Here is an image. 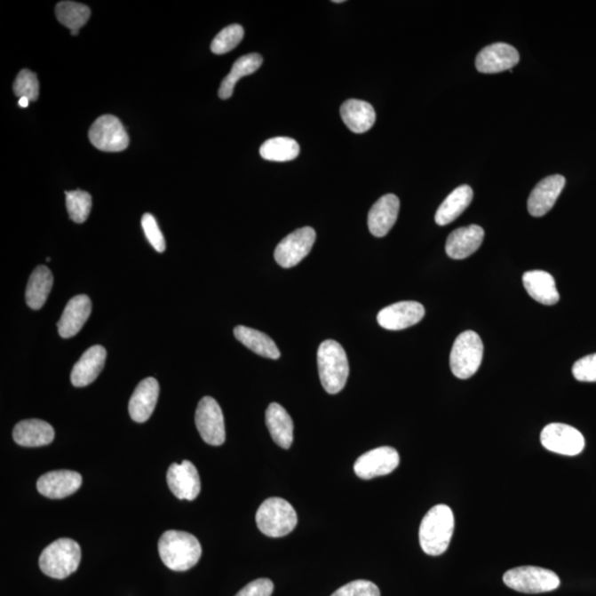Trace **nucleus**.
Here are the masks:
<instances>
[{
    "instance_id": "f257e3e1",
    "label": "nucleus",
    "mask_w": 596,
    "mask_h": 596,
    "mask_svg": "<svg viewBox=\"0 0 596 596\" xmlns=\"http://www.w3.org/2000/svg\"><path fill=\"white\" fill-rule=\"evenodd\" d=\"M158 552L167 568L184 572L199 562L203 549L198 539L188 532L168 530L158 541Z\"/></svg>"
},
{
    "instance_id": "f03ea898",
    "label": "nucleus",
    "mask_w": 596,
    "mask_h": 596,
    "mask_svg": "<svg viewBox=\"0 0 596 596\" xmlns=\"http://www.w3.org/2000/svg\"><path fill=\"white\" fill-rule=\"evenodd\" d=\"M454 515L447 505H436L421 522L418 539L423 552L441 556L447 552L454 532Z\"/></svg>"
},
{
    "instance_id": "7ed1b4c3",
    "label": "nucleus",
    "mask_w": 596,
    "mask_h": 596,
    "mask_svg": "<svg viewBox=\"0 0 596 596\" xmlns=\"http://www.w3.org/2000/svg\"><path fill=\"white\" fill-rule=\"evenodd\" d=\"M318 372L322 386L330 394L339 393L347 384L349 362L339 343L325 340L317 352Z\"/></svg>"
},
{
    "instance_id": "20e7f679",
    "label": "nucleus",
    "mask_w": 596,
    "mask_h": 596,
    "mask_svg": "<svg viewBox=\"0 0 596 596\" xmlns=\"http://www.w3.org/2000/svg\"><path fill=\"white\" fill-rule=\"evenodd\" d=\"M81 548L79 544L69 538H61L49 544L41 553L39 567L45 576L62 580L72 575L79 568Z\"/></svg>"
},
{
    "instance_id": "39448f33",
    "label": "nucleus",
    "mask_w": 596,
    "mask_h": 596,
    "mask_svg": "<svg viewBox=\"0 0 596 596\" xmlns=\"http://www.w3.org/2000/svg\"><path fill=\"white\" fill-rule=\"evenodd\" d=\"M256 521L258 530L271 538L288 536L298 522L292 505L279 497L266 499L258 509Z\"/></svg>"
},
{
    "instance_id": "423d86ee",
    "label": "nucleus",
    "mask_w": 596,
    "mask_h": 596,
    "mask_svg": "<svg viewBox=\"0 0 596 596\" xmlns=\"http://www.w3.org/2000/svg\"><path fill=\"white\" fill-rule=\"evenodd\" d=\"M484 345L479 334L466 330L454 341L449 356L450 370L458 379H468L479 371L483 362Z\"/></svg>"
},
{
    "instance_id": "0eeeda50",
    "label": "nucleus",
    "mask_w": 596,
    "mask_h": 596,
    "mask_svg": "<svg viewBox=\"0 0 596 596\" xmlns=\"http://www.w3.org/2000/svg\"><path fill=\"white\" fill-rule=\"evenodd\" d=\"M504 582L508 588L528 594L552 592L560 586L556 573L532 566L512 568L505 573Z\"/></svg>"
},
{
    "instance_id": "6e6552de",
    "label": "nucleus",
    "mask_w": 596,
    "mask_h": 596,
    "mask_svg": "<svg viewBox=\"0 0 596 596\" xmlns=\"http://www.w3.org/2000/svg\"><path fill=\"white\" fill-rule=\"evenodd\" d=\"M195 425L204 442L212 447H219L226 441L224 413L219 403L211 397H204L198 403L195 411Z\"/></svg>"
},
{
    "instance_id": "1a4fd4ad",
    "label": "nucleus",
    "mask_w": 596,
    "mask_h": 596,
    "mask_svg": "<svg viewBox=\"0 0 596 596\" xmlns=\"http://www.w3.org/2000/svg\"><path fill=\"white\" fill-rule=\"evenodd\" d=\"M91 144L103 152L117 153L129 147L130 138L120 120L113 115H103L91 126Z\"/></svg>"
},
{
    "instance_id": "9d476101",
    "label": "nucleus",
    "mask_w": 596,
    "mask_h": 596,
    "mask_svg": "<svg viewBox=\"0 0 596 596\" xmlns=\"http://www.w3.org/2000/svg\"><path fill=\"white\" fill-rule=\"evenodd\" d=\"M540 440L545 449L567 457L579 455L585 447L581 432L563 423H552L545 426L541 432Z\"/></svg>"
},
{
    "instance_id": "9b49d317",
    "label": "nucleus",
    "mask_w": 596,
    "mask_h": 596,
    "mask_svg": "<svg viewBox=\"0 0 596 596\" xmlns=\"http://www.w3.org/2000/svg\"><path fill=\"white\" fill-rule=\"evenodd\" d=\"M316 241V232L311 226L300 227L281 241L274 252L275 261L284 268L302 262L311 252Z\"/></svg>"
},
{
    "instance_id": "f8f14e48",
    "label": "nucleus",
    "mask_w": 596,
    "mask_h": 596,
    "mask_svg": "<svg viewBox=\"0 0 596 596\" xmlns=\"http://www.w3.org/2000/svg\"><path fill=\"white\" fill-rule=\"evenodd\" d=\"M400 457L397 449L382 447L370 450L354 463V471L359 479L372 480L375 477L391 474L397 470Z\"/></svg>"
},
{
    "instance_id": "ddd939ff",
    "label": "nucleus",
    "mask_w": 596,
    "mask_h": 596,
    "mask_svg": "<svg viewBox=\"0 0 596 596\" xmlns=\"http://www.w3.org/2000/svg\"><path fill=\"white\" fill-rule=\"evenodd\" d=\"M167 484L171 493L181 500H195L202 490L199 473L189 461L172 464L167 472Z\"/></svg>"
},
{
    "instance_id": "4468645a",
    "label": "nucleus",
    "mask_w": 596,
    "mask_h": 596,
    "mask_svg": "<svg viewBox=\"0 0 596 596\" xmlns=\"http://www.w3.org/2000/svg\"><path fill=\"white\" fill-rule=\"evenodd\" d=\"M521 60L520 53L513 45L504 43L487 45L477 54L476 68L481 74H498L512 70Z\"/></svg>"
},
{
    "instance_id": "2eb2a0df",
    "label": "nucleus",
    "mask_w": 596,
    "mask_h": 596,
    "mask_svg": "<svg viewBox=\"0 0 596 596\" xmlns=\"http://www.w3.org/2000/svg\"><path fill=\"white\" fill-rule=\"evenodd\" d=\"M425 315L423 305L417 302H399L385 307L377 314V322L382 329L401 330L417 325Z\"/></svg>"
},
{
    "instance_id": "dca6fc26",
    "label": "nucleus",
    "mask_w": 596,
    "mask_h": 596,
    "mask_svg": "<svg viewBox=\"0 0 596 596\" xmlns=\"http://www.w3.org/2000/svg\"><path fill=\"white\" fill-rule=\"evenodd\" d=\"M566 186V179L561 175L547 177L536 185L528 199V211L532 217L539 218L552 211L559 195Z\"/></svg>"
},
{
    "instance_id": "f3484780",
    "label": "nucleus",
    "mask_w": 596,
    "mask_h": 596,
    "mask_svg": "<svg viewBox=\"0 0 596 596\" xmlns=\"http://www.w3.org/2000/svg\"><path fill=\"white\" fill-rule=\"evenodd\" d=\"M82 485V476L74 471H53L40 476L37 483L39 493L50 499L66 498L75 494Z\"/></svg>"
},
{
    "instance_id": "a211bd4d",
    "label": "nucleus",
    "mask_w": 596,
    "mask_h": 596,
    "mask_svg": "<svg viewBox=\"0 0 596 596\" xmlns=\"http://www.w3.org/2000/svg\"><path fill=\"white\" fill-rule=\"evenodd\" d=\"M485 232L483 227L476 225L458 227L449 235L447 240L448 256L453 260H463L471 257L483 243Z\"/></svg>"
},
{
    "instance_id": "6ab92c4d",
    "label": "nucleus",
    "mask_w": 596,
    "mask_h": 596,
    "mask_svg": "<svg viewBox=\"0 0 596 596\" xmlns=\"http://www.w3.org/2000/svg\"><path fill=\"white\" fill-rule=\"evenodd\" d=\"M400 200L393 194L385 195L373 204L368 215V226L372 235L382 238L389 234L397 222Z\"/></svg>"
},
{
    "instance_id": "aec40b11",
    "label": "nucleus",
    "mask_w": 596,
    "mask_h": 596,
    "mask_svg": "<svg viewBox=\"0 0 596 596\" xmlns=\"http://www.w3.org/2000/svg\"><path fill=\"white\" fill-rule=\"evenodd\" d=\"M159 395V384L155 377H147L136 386L131 394L129 412L131 420L144 423L148 420L156 408Z\"/></svg>"
},
{
    "instance_id": "412c9836",
    "label": "nucleus",
    "mask_w": 596,
    "mask_h": 596,
    "mask_svg": "<svg viewBox=\"0 0 596 596\" xmlns=\"http://www.w3.org/2000/svg\"><path fill=\"white\" fill-rule=\"evenodd\" d=\"M92 312V303L86 295H77L67 304L60 321L58 322L59 334L62 338H71L84 326Z\"/></svg>"
},
{
    "instance_id": "4be33fe9",
    "label": "nucleus",
    "mask_w": 596,
    "mask_h": 596,
    "mask_svg": "<svg viewBox=\"0 0 596 596\" xmlns=\"http://www.w3.org/2000/svg\"><path fill=\"white\" fill-rule=\"evenodd\" d=\"M106 359L107 350L102 346H93L86 350L72 370V385L82 388L92 384L102 372Z\"/></svg>"
},
{
    "instance_id": "5701e85b",
    "label": "nucleus",
    "mask_w": 596,
    "mask_h": 596,
    "mask_svg": "<svg viewBox=\"0 0 596 596\" xmlns=\"http://www.w3.org/2000/svg\"><path fill=\"white\" fill-rule=\"evenodd\" d=\"M13 441L25 448L44 447L52 442L54 430L43 420H25L18 423L12 432Z\"/></svg>"
},
{
    "instance_id": "b1692460",
    "label": "nucleus",
    "mask_w": 596,
    "mask_h": 596,
    "mask_svg": "<svg viewBox=\"0 0 596 596\" xmlns=\"http://www.w3.org/2000/svg\"><path fill=\"white\" fill-rule=\"evenodd\" d=\"M522 283L527 293L536 302L552 306L559 302L556 281L544 271H528L522 276Z\"/></svg>"
},
{
    "instance_id": "393cba45",
    "label": "nucleus",
    "mask_w": 596,
    "mask_h": 596,
    "mask_svg": "<svg viewBox=\"0 0 596 596\" xmlns=\"http://www.w3.org/2000/svg\"><path fill=\"white\" fill-rule=\"evenodd\" d=\"M266 422L273 441L289 449L294 440V423L288 411L279 403H271L266 412Z\"/></svg>"
},
{
    "instance_id": "a878e982",
    "label": "nucleus",
    "mask_w": 596,
    "mask_h": 596,
    "mask_svg": "<svg viewBox=\"0 0 596 596\" xmlns=\"http://www.w3.org/2000/svg\"><path fill=\"white\" fill-rule=\"evenodd\" d=\"M340 115L346 126L357 134L366 133L376 123L375 108L361 99L346 101L340 107Z\"/></svg>"
},
{
    "instance_id": "bb28decb",
    "label": "nucleus",
    "mask_w": 596,
    "mask_h": 596,
    "mask_svg": "<svg viewBox=\"0 0 596 596\" xmlns=\"http://www.w3.org/2000/svg\"><path fill=\"white\" fill-rule=\"evenodd\" d=\"M473 200V189L468 185L457 187L452 194L448 195L435 213V222L439 226H447L457 220Z\"/></svg>"
},
{
    "instance_id": "cd10ccee",
    "label": "nucleus",
    "mask_w": 596,
    "mask_h": 596,
    "mask_svg": "<svg viewBox=\"0 0 596 596\" xmlns=\"http://www.w3.org/2000/svg\"><path fill=\"white\" fill-rule=\"evenodd\" d=\"M53 285V275L47 266L35 268L26 290V302L31 309L43 308Z\"/></svg>"
},
{
    "instance_id": "c85d7f7f",
    "label": "nucleus",
    "mask_w": 596,
    "mask_h": 596,
    "mask_svg": "<svg viewBox=\"0 0 596 596\" xmlns=\"http://www.w3.org/2000/svg\"><path fill=\"white\" fill-rule=\"evenodd\" d=\"M263 63V58L258 53H250L238 59L232 66L229 75H227L224 81H222L219 89V97L222 99H227L232 97L235 88V84L241 77L248 76L254 74V72L260 69Z\"/></svg>"
},
{
    "instance_id": "c756f323",
    "label": "nucleus",
    "mask_w": 596,
    "mask_h": 596,
    "mask_svg": "<svg viewBox=\"0 0 596 596\" xmlns=\"http://www.w3.org/2000/svg\"><path fill=\"white\" fill-rule=\"evenodd\" d=\"M235 338L243 344L245 347L253 353L260 354L268 359H279L281 353L274 341L270 337L257 330L249 329L245 326H238L234 329Z\"/></svg>"
},
{
    "instance_id": "7c9ffc66",
    "label": "nucleus",
    "mask_w": 596,
    "mask_h": 596,
    "mask_svg": "<svg viewBox=\"0 0 596 596\" xmlns=\"http://www.w3.org/2000/svg\"><path fill=\"white\" fill-rule=\"evenodd\" d=\"M56 16L63 26L71 30L72 36H77L82 27L89 21L91 11L85 4L61 2L57 4Z\"/></svg>"
},
{
    "instance_id": "2f4dec72",
    "label": "nucleus",
    "mask_w": 596,
    "mask_h": 596,
    "mask_svg": "<svg viewBox=\"0 0 596 596\" xmlns=\"http://www.w3.org/2000/svg\"><path fill=\"white\" fill-rule=\"evenodd\" d=\"M260 155L270 162H290L298 156L299 145L293 139L274 138L262 144Z\"/></svg>"
},
{
    "instance_id": "473e14b6",
    "label": "nucleus",
    "mask_w": 596,
    "mask_h": 596,
    "mask_svg": "<svg viewBox=\"0 0 596 596\" xmlns=\"http://www.w3.org/2000/svg\"><path fill=\"white\" fill-rule=\"evenodd\" d=\"M66 204L70 219L75 224H83L92 208V197L83 190L67 191Z\"/></svg>"
},
{
    "instance_id": "72a5a7b5",
    "label": "nucleus",
    "mask_w": 596,
    "mask_h": 596,
    "mask_svg": "<svg viewBox=\"0 0 596 596\" xmlns=\"http://www.w3.org/2000/svg\"><path fill=\"white\" fill-rule=\"evenodd\" d=\"M244 29L240 25L227 26L222 29L211 44V52L215 54H225L230 52L242 41Z\"/></svg>"
},
{
    "instance_id": "f704fd0d",
    "label": "nucleus",
    "mask_w": 596,
    "mask_h": 596,
    "mask_svg": "<svg viewBox=\"0 0 596 596\" xmlns=\"http://www.w3.org/2000/svg\"><path fill=\"white\" fill-rule=\"evenodd\" d=\"M13 92L20 99L27 98L29 101H37L39 97L37 75L28 69L21 70L13 82Z\"/></svg>"
},
{
    "instance_id": "c9c22d12",
    "label": "nucleus",
    "mask_w": 596,
    "mask_h": 596,
    "mask_svg": "<svg viewBox=\"0 0 596 596\" xmlns=\"http://www.w3.org/2000/svg\"><path fill=\"white\" fill-rule=\"evenodd\" d=\"M142 226L145 235H147L149 243L157 252L163 253L166 250V241L163 238L161 229L155 217L150 213H145L142 218Z\"/></svg>"
},
{
    "instance_id": "e433bc0d",
    "label": "nucleus",
    "mask_w": 596,
    "mask_h": 596,
    "mask_svg": "<svg viewBox=\"0 0 596 596\" xmlns=\"http://www.w3.org/2000/svg\"><path fill=\"white\" fill-rule=\"evenodd\" d=\"M331 596H380V590L370 581L357 580L341 586Z\"/></svg>"
},
{
    "instance_id": "4c0bfd02",
    "label": "nucleus",
    "mask_w": 596,
    "mask_h": 596,
    "mask_svg": "<svg viewBox=\"0 0 596 596\" xmlns=\"http://www.w3.org/2000/svg\"><path fill=\"white\" fill-rule=\"evenodd\" d=\"M577 381L596 382V354L579 359L572 368Z\"/></svg>"
},
{
    "instance_id": "58836bf2",
    "label": "nucleus",
    "mask_w": 596,
    "mask_h": 596,
    "mask_svg": "<svg viewBox=\"0 0 596 596\" xmlns=\"http://www.w3.org/2000/svg\"><path fill=\"white\" fill-rule=\"evenodd\" d=\"M274 590V584L268 579H258L250 582L235 596H271Z\"/></svg>"
},
{
    "instance_id": "ea45409f",
    "label": "nucleus",
    "mask_w": 596,
    "mask_h": 596,
    "mask_svg": "<svg viewBox=\"0 0 596 596\" xmlns=\"http://www.w3.org/2000/svg\"><path fill=\"white\" fill-rule=\"evenodd\" d=\"M29 99L27 98H21L20 99V107H28L29 106Z\"/></svg>"
},
{
    "instance_id": "a19ab883",
    "label": "nucleus",
    "mask_w": 596,
    "mask_h": 596,
    "mask_svg": "<svg viewBox=\"0 0 596 596\" xmlns=\"http://www.w3.org/2000/svg\"><path fill=\"white\" fill-rule=\"evenodd\" d=\"M333 3H335V4H341V3H344V0H334Z\"/></svg>"
}]
</instances>
